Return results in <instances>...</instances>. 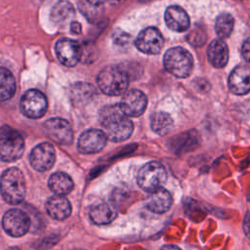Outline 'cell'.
Returning a JSON list of instances; mask_svg holds the SVG:
<instances>
[{
  "label": "cell",
  "instance_id": "4dcf8cb0",
  "mask_svg": "<svg viewBox=\"0 0 250 250\" xmlns=\"http://www.w3.org/2000/svg\"><path fill=\"white\" fill-rule=\"evenodd\" d=\"M92 6H100L108 0H87Z\"/></svg>",
  "mask_w": 250,
  "mask_h": 250
},
{
  "label": "cell",
  "instance_id": "e0dca14e",
  "mask_svg": "<svg viewBox=\"0 0 250 250\" xmlns=\"http://www.w3.org/2000/svg\"><path fill=\"white\" fill-rule=\"evenodd\" d=\"M46 211L54 220L62 221L71 214V205L63 195L56 194L47 200Z\"/></svg>",
  "mask_w": 250,
  "mask_h": 250
},
{
  "label": "cell",
  "instance_id": "1f68e13d",
  "mask_svg": "<svg viewBox=\"0 0 250 250\" xmlns=\"http://www.w3.org/2000/svg\"><path fill=\"white\" fill-rule=\"evenodd\" d=\"M160 250H182L176 245H164L160 248Z\"/></svg>",
  "mask_w": 250,
  "mask_h": 250
},
{
  "label": "cell",
  "instance_id": "52a82bcc",
  "mask_svg": "<svg viewBox=\"0 0 250 250\" xmlns=\"http://www.w3.org/2000/svg\"><path fill=\"white\" fill-rule=\"evenodd\" d=\"M21 112L32 119L42 117L48 107V102L45 95L36 89L26 91L20 103Z\"/></svg>",
  "mask_w": 250,
  "mask_h": 250
},
{
  "label": "cell",
  "instance_id": "f546056e",
  "mask_svg": "<svg viewBox=\"0 0 250 250\" xmlns=\"http://www.w3.org/2000/svg\"><path fill=\"white\" fill-rule=\"evenodd\" d=\"M81 25H80V23L79 22H77V21H75V22H71V24H70V30H71V32L72 33H74V34H79L80 32H81Z\"/></svg>",
  "mask_w": 250,
  "mask_h": 250
},
{
  "label": "cell",
  "instance_id": "277c9868",
  "mask_svg": "<svg viewBox=\"0 0 250 250\" xmlns=\"http://www.w3.org/2000/svg\"><path fill=\"white\" fill-rule=\"evenodd\" d=\"M165 69L178 78L190 75L193 68V59L190 53L183 47H173L166 51L163 57Z\"/></svg>",
  "mask_w": 250,
  "mask_h": 250
},
{
  "label": "cell",
  "instance_id": "8fae6325",
  "mask_svg": "<svg viewBox=\"0 0 250 250\" xmlns=\"http://www.w3.org/2000/svg\"><path fill=\"white\" fill-rule=\"evenodd\" d=\"M146 104V96L140 90L132 89L124 93L119 107L127 116L137 117L144 113Z\"/></svg>",
  "mask_w": 250,
  "mask_h": 250
},
{
  "label": "cell",
  "instance_id": "d6986e66",
  "mask_svg": "<svg viewBox=\"0 0 250 250\" xmlns=\"http://www.w3.org/2000/svg\"><path fill=\"white\" fill-rule=\"evenodd\" d=\"M172 205V196L170 192L160 188L155 191L150 192V195L147 198L146 206L147 209L156 214H162L167 212Z\"/></svg>",
  "mask_w": 250,
  "mask_h": 250
},
{
  "label": "cell",
  "instance_id": "9a60e30c",
  "mask_svg": "<svg viewBox=\"0 0 250 250\" xmlns=\"http://www.w3.org/2000/svg\"><path fill=\"white\" fill-rule=\"evenodd\" d=\"M231 93L241 96L250 92V67L245 64L237 65L232 69L228 80Z\"/></svg>",
  "mask_w": 250,
  "mask_h": 250
},
{
  "label": "cell",
  "instance_id": "ba28073f",
  "mask_svg": "<svg viewBox=\"0 0 250 250\" xmlns=\"http://www.w3.org/2000/svg\"><path fill=\"white\" fill-rule=\"evenodd\" d=\"M2 227L10 236L20 237L28 231L30 218L27 213L21 209H10L3 217Z\"/></svg>",
  "mask_w": 250,
  "mask_h": 250
},
{
  "label": "cell",
  "instance_id": "d6a6232c",
  "mask_svg": "<svg viewBox=\"0 0 250 250\" xmlns=\"http://www.w3.org/2000/svg\"><path fill=\"white\" fill-rule=\"evenodd\" d=\"M112 1H117L118 2V1H122V0H112Z\"/></svg>",
  "mask_w": 250,
  "mask_h": 250
},
{
  "label": "cell",
  "instance_id": "ffe728a7",
  "mask_svg": "<svg viewBox=\"0 0 250 250\" xmlns=\"http://www.w3.org/2000/svg\"><path fill=\"white\" fill-rule=\"evenodd\" d=\"M91 221L96 225H105L112 222L116 215L117 210L113 204L108 202H102L94 205L89 212Z\"/></svg>",
  "mask_w": 250,
  "mask_h": 250
},
{
  "label": "cell",
  "instance_id": "5b68a950",
  "mask_svg": "<svg viewBox=\"0 0 250 250\" xmlns=\"http://www.w3.org/2000/svg\"><path fill=\"white\" fill-rule=\"evenodd\" d=\"M167 181V172L164 166L157 161L146 163L138 172L137 183L139 187L148 192L162 188Z\"/></svg>",
  "mask_w": 250,
  "mask_h": 250
},
{
  "label": "cell",
  "instance_id": "603a6c76",
  "mask_svg": "<svg viewBox=\"0 0 250 250\" xmlns=\"http://www.w3.org/2000/svg\"><path fill=\"white\" fill-rule=\"evenodd\" d=\"M16 81L10 70L0 67V102H5L14 97Z\"/></svg>",
  "mask_w": 250,
  "mask_h": 250
},
{
  "label": "cell",
  "instance_id": "7c38bea8",
  "mask_svg": "<svg viewBox=\"0 0 250 250\" xmlns=\"http://www.w3.org/2000/svg\"><path fill=\"white\" fill-rule=\"evenodd\" d=\"M56 151L49 143L37 145L30 152L29 161L33 169L39 172L48 171L55 163Z\"/></svg>",
  "mask_w": 250,
  "mask_h": 250
},
{
  "label": "cell",
  "instance_id": "4316f807",
  "mask_svg": "<svg viewBox=\"0 0 250 250\" xmlns=\"http://www.w3.org/2000/svg\"><path fill=\"white\" fill-rule=\"evenodd\" d=\"M187 38L190 45L195 47H200L206 42V33L203 29L199 27H195L188 33Z\"/></svg>",
  "mask_w": 250,
  "mask_h": 250
},
{
  "label": "cell",
  "instance_id": "83f0119b",
  "mask_svg": "<svg viewBox=\"0 0 250 250\" xmlns=\"http://www.w3.org/2000/svg\"><path fill=\"white\" fill-rule=\"evenodd\" d=\"M241 55L246 62H250V37L243 42L241 47Z\"/></svg>",
  "mask_w": 250,
  "mask_h": 250
},
{
  "label": "cell",
  "instance_id": "6da1fadb",
  "mask_svg": "<svg viewBox=\"0 0 250 250\" xmlns=\"http://www.w3.org/2000/svg\"><path fill=\"white\" fill-rule=\"evenodd\" d=\"M101 124L107 139L123 142L133 133V123L120 109L119 105L104 107L101 113Z\"/></svg>",
  "mask_w": 250,
  "mask_h": 250
},
{
  "label": "cell",
  "instance_id": "44dd1931",
  "mask_svg": "<svg viewBox=\"0 0 250 250\" xmlns=\"http://www.w3.org/2000/svg\"><path fill=\"white\" fill-rule=\"evenodd\" d=\"M50 189L59 195L69 193L73 188V182L71 178L62 172H56L52 174L48 181Z\"/></svg>",
  "mask_w": 250,
  "mask_h": 250
},
{
  "label": "cell",
  "instance_id": "ac0fdd59",
  "mask_svg": "<svg viewBox=\"0 0 250 250\" xmlns=\"http://www.w3.org/2000/svg\"><path fill=\"white\" fill-rule=\"evenodd\" d=\"M207 58L214 67H224L229 61V49L227 44L221 38L213 40L207 48Z\"/></svg>",
  "mask_w": 250,
  "mask_h": 250
},
{
  "label": "cell",
  "instance_id": "3957f363",
  "mask_svg": "<svg viewBox=\"0 0 250 250\" xmlns=\"http://www.w3.org/2000/svg\"><path fill=\"white\" fill-rule=\"evenodd\" d=\"M100 90L108 96H119L124 94L129 85V75L119 65H107L104 67L97 76Z\"/></svg>",
  "mask_w": 250,
  "mask_h": 250
},
{
  "label": "cell",
  "instance_id": "7402d4cb",
  "mask_svg": "<svg viewBox=\"0 0 250 250\" xmlns=\"http://www.w3.org/2000/svg\"><path fill=\"white\" fill-rule=\"evenodd\" d=\"M150 127L154 133L164 136L172 131L174 121L169 113L164 111H156L150 117Z\"/></svg>",
  "mask_w": 250,
  "mask_h": 250
},
{
  "label": "cell",
  "instance_id": "cb8c5ba5",
  "mask_svg": "<svg viewBox=\"0 0 250 250\" xmlns=\"http://www.w3.org/2000/svg\"><path fill=\"white\" fill-rule=\"evenodd\" d=\"M74 16V8L70 2L65 0L58 1L52 8L51 20L55 23H64Z\"/></svg>",
  "mask_w": 250,
  "mask_h": 250
},
{
  "label": "cell",
  "instance_id": "5bb4252c",
  "mask_svg": "<svg viewBox=\"0 0 250 250\" xmlns=\"http://www.w3.org/2000/svg\"><path fill=\"white\" fill-rule=\"evenodd\" d=\"M107 137L104 132L98 129H89L81 134L78 140V150L82 153H96L102 150Z\"/></svg>",
  "mask_w": 250,
  "mask_h": 250
},
{
  "label": "cell",
  "instance_id": "4fadbf2b",
  "mask_svg": "<svg viewBox=\"0 0 250 250\" xmlns=\"http://www.w3.org/2000/svg\"><path fill=\"white\" fill-rule=\"evenodd\" d=\"M55 50L61 63L68 67L76 65L82 56L81 46L76 41L67 38L60 39L56 43Z\"/></svg>",
  "mask_w": 250,
  "mask_h": 250
},
{
  "label": "cell",
  "instance_id": "f1b7e54d",
  "mask_svg": "<svg viewBox=\"0 0 250 250\" xmlns=\"http://www.w3.org/2000/svg\"><path fill=\"white\" fill-rule=\"evenodd\" d=\"M243 229L245 233L250 237V216L249 214H246L243 222Z\"/></svg>",
  "mask_w": 250,
  "mask_h": 250
},
{
  "label": "cell",
  "instance_id": "484cf974",
  "mask_svg": "<svg viewBox=\"0 0 250 250\" xmlns=\"http://www.w3.org/2000/svg\"><path fill=\"white\" fill-rule=\"evenodd\" d=\"M95 93L92 85L88 84H77L72 88V98L75 102H82L84 100H88Z\"/></svg>",
  "mask_w": 250,
  "mask_h": 250
},
{
  "label": "cell",
  "instance_id": "30bf717a",
  "mask_svg": "<svg viewBox=\"0 0 250 250\" xmlns=\"http://www.w3.org/2000/svg\"><path fill=\"white\" fill-rule=\"evenodd\" d=\"M135 45L139 51L147 55L160 53L164 45V38L161 32L155 27L143 29L136 38Z\"/></svg>",
  "mask_w": 250,
  "mask_h": 250
},
{
  "label": "cell",
  "instance_id": "2e32d148",
  "mask_svg": "<svg viewBox=\"0 0 250 250\" xmlns=\"http://www.w3.org/2000/svg\"><path fill=\"white\" fill-rule=\"evenodd\" d=\"M166 25L173 31L184 32L189 27V18L187 12L179 6H170L164 14Z\"/></svg>",
  "mask_w": 250,
  "mask_h": 250
},
{
  "label": "cell",
  "instance_id": "9c48e42d",
  "mask_svg": "<svg viewBox=\"0 0 250 250\" xmlns=\"http://www.w3.org/2000/svg\"><path fill=\"white\" fill-rule=\"evenodd\" d=\"M45 134L58 145L68 146L73 141V132L70 124L62 118H52L44 123Z\"/></svg>",
  "mask_w": 250,
  "mask_h": 250
},
{
  "label": "cell",
  "instance_id": "8992f818",
  "mask_svg": "<svg viewBox=\"0 0 250 250\" xmlns=\"http://www.w3.org/2000/svg\"><path fill=\"white\" fill-rule=\"evenodd\" d=\"M24 150L22 136L14 129H4L0 133V159L6 162L16 161Z\"/></svg>",
  "mask_w": 250,
  "mask_h": 250
},
{
  "label": "cell",
  "instance_id": "d4e9b609",
  "mask_svg": "<svg viewBox=\"0 0 250 250\" xmlns=\"http://www.w3.org/2000/svg\"><path fill=\"white\" fill-rule=\"evenodd\" d=\"M234 26V19L229 13L220 14L215 22V30L219 38L225 39L228 38L233 29Z\"/></svg>",
  "mask_w": 250,
  "mask_h": 250
},
{
  "label": "cell",
  "instance_id": "7a4b0ae2",
  "mask_svg": "<svg viewBox=\"0 0 250 250\" xmlns=\"http://www.w3.org/2000/svg\"><path fill=\"white\" fill-rule=\"evenodd\" d=\"M0 192L3 199L11 204H20L25 197L26 185L22 172L16 168L7 169L0 180Z\"/></svg>",
  "mask_w": 250,
  "mask_h": 250
}]
</instances>
